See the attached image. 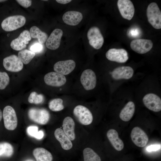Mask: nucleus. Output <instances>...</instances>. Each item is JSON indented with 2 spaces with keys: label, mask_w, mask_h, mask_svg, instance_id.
Returning <instances> with one entry per match:
<instances>
[{
  "label": "nucleus",
  "mask_w": 161,
  "mask_h": 161,
  "mask_svg": "<svg viewBox=\"0 0 161 161\" xmlns=\"http://www.w3.org/2000/svg\"><path fill=\"white\" fill-rule=\"evenodd\" d=\"M44 80L47 85L55 87L62 86L66 81V78L64 75L55 72L46 74L44 76Z\"/></svg>",
  "instance_id": "obj_15"
},
{
  "label": "nucleus",
  "mask_w": 161,
  "mask_h": 161,
  "mask_svg": "<svg viewBox=\"0 0 161 161\" xmlns=\"http://www.w3.org/2000/svg\"><path fill=\"white\" fill-rule=\"evenodd\" d=\"M80 81L86 90L89 91L93 89L95 87L97 83L95 73L91 69L84 70L81 75Z\"/></svg>",
  "instance_id": "obj_8"
},
{
  "label": "nucleus",
  "mask_w": 161,
  "mask_h": 161,
  "mask_svg": "<svg viewBox=\"0 0 161 161\" xmlns=\"http://www.w3.org/2000/svg\"><path fill=\"white\" fill-rule=\"evenodd\" d=\"M30 32L31 38L37 39L39 43L41 44L46 42L48 38V35L46 32L42 31L36 26L31 27Z\"/></svg>",
  "instance_id": "obj_25"
},
{
  "label": "nucleus",
  "mask_w": 161,
  "mask_h": 161,
  "mask_svg": "<svg viewBox=\"0 0 161 161\" xmlns=\"http://www.w3.org/2000/svg\"><path fill=\"white\" fill-rule=\"evenodd\" d=\"M74 115L81 124L87 125L92 122L93 117L90 111L86 107L79 105L75 107L73 111Z\"/></svg>",
  "instance_id": "obj_5"
},
{
  "label": "nucleus",
  "mask_w": 161,
  "mask_h": 161,
  "mask_svg": "<svg viewBox=\"0 0 161 161\" xmlns=\"http://www.w3.org/2000/svg\"><path fill=\"white\" fill-rule=\"evenodd\" d=\"M2 116H3V115H2V112L1 110L0 109V122L1 120Z\"/></svg>",
  "instance_id": "obj_38"
},
{
  "label": "nucleus",
  "mask_w": 161,
  "mask_h": 161,
  "mask_svg": "<svg viewBox=\"0 0 161 161\" xmlns=\"http://www.w3.org/2000/svg\"><path fill=\"white\" fill-rule=\"evenodd\" d=\"M148 21L157 29L161 28V12L157 4L152 2L148 6L146 11Z\"/></svg>",
  "instance_id": "obj_2"
},
{
  "label": "nucleus",
  "mask_w": 161,
  "mask_h": 161,
  "mask_svg": "<svg viewBox=\"0 0 161 161\" xmlns=\"http://www.w3.org/2000/svg\"><path fill=\"white\" fill-rule=\"evenodd\" d=\"M54 135L56 139L59 142L62 148L65 150L70 149L72 147V144L70 139L60 128L57 129L55 131Z\"/></svg>",
  "instance_id": "obj_21"
},
{
  "label": "nucleus",
  "mask_w": 161,
  "mask_h": 161,
  "mask_svg": "<svg viewBox=\"0 0 161 161\" xmlns=\"http://www.w3.org/2000/svg\"><path fill=\"white\" fill-rule=\"evenodd\" d=\"M28 115L32 120L42 125L47 124L50 118L48 111L42 108H31L28 111Z\"/></svg>",
  "instance_id": "obj_4"
},
{
  "label": "nucleus",
  "mask_w": 161,
  "mask_h": 161,
  "mask_svg": "<svg viewBox=\"0 0 161 161\" xmlns=\"http://www.w3.org/2000/svg\"><path fill=\"white\" fill-rule=\"evenodd\" d=\"M106 56L109 60L119 63H125L129 59L127 52L123 49H110L106 53Z\"/></svg>",
  "instance_id": "obj_13"
},
{
  "label": "nucleus",
  "mask_w": 161,
  "mask_h": 161,
  "mask_svg": "<svg viewBox=\"0 0 161 161\" xmlns=\"http://www.w3.org/2000/svg\"><path fill=\"white\" fill-rule=\"evenodd\" d=\"M107 137L114 148L116 150L120 151L123 148L124 144L122 140L119 137L117 131L111 129L107 133Z\"/></svg>",
  "instance_id": "obj_20"
},
{
  "label": "nucleus",
  "mask_w": 161,
  "mask_h": 161,
  "mask_svg": "<svg viewBox=\"0 0 161 161\" xmlns=\"http://www.w3.org/2000/svg\"><path fill=\"white\" fill-rule=\"evenodd\" d=\"M160 145H151L148 146L146 148V150L148 151H156L160 148Z\"/></svg>",
  "instance_id": "obj_36"
},
{
  "label": "nucleus",
  "mask_w": 161,
  "mask_h": 161,
  "mask_svg": "<svg viewBox=\"0 0 161 161\" xmlns=\"http://www.w3.org/2000/svg\"><path fill=\"white\" fill-rule=\"evenodd\" d=\"M134 70L129 66H121L115 69L112 73V78L114 80L129 79L134 74Z\"/></svg>",
  "instance_id": "obj_18"
},
{
  "label": "nucleus",
  "mask_w": 161,
  "mask_h": 161,
  "mask_svg": "<svg viewBox=\"0 0 161 161\" xmlns=\"http://www.w3.org/2000/svg\"><path fill=\"white\" fill-rule=\"evenodd\" d=\"M129 36L132 38H137L140 36L141 30L137 27H132L127 32Z\"/></svg>",
  "instance_id": "obj_33"
},
{
  "label": "nucleus",
  "mask_w": 161,
  "mask_h": 161,
  "mask_svg": "<svg viewBox=\"0 0 161 161\" xmlns=\"http://www.w3.org/2000/svg\"><path fill=\"white\" fill-rule=\"evenodd\" d=\"M130 47L132 50L140 54L146 53L152 48L153 43L149 39H137L132 40L130 43Z\"/></svg>",
  "instance_id": "obj_10"
},
{
  "label": "nucleus",
  "mask_w": 161,
  "mask_h": 161,
  "mask_svg": "<svg viewBox=\"0 0 161 161\" xmlns=\"http://www.w3.org/2000/svg\"><path fill=\"white\" fill-rule=\"evenodd\" d=\"M84 161H101L99 156L91 148H85L83 151Z\"/></svg>",
  "instance_id": "obj_27"
},
{
  "label": "nucleus",
  "mask_w": 161,
  "mask_h": 161,
  "mask_svg": "<svg viewBox=\"0 0 161 161\" xmlns=\"http://www.w3.org/2000/svg\"><path fill=\"white\" fill-rule=\"evenodd\" d=\"M10 81V78L7 73L0 71V89H5L9 84Z\"/></svg>",
  "instance_id": "obj_32"
},
{
  "label": "nucleus",
  "mask_w": 161,
  "mask_h": 161,
  "mask_svg": "<svg viewBox=\"0 0 161 161\" xmlns=\"http://www.w3.org/2000/svg\"><path fill=\"white\" fill-rule=\"evenodd\" d=\"M117 5L122 17L129 20H131L134 13V8L132 2L129 0H118Z\"/></svg>",
  "instance_id": "obj_12"
},
{
  "label": "nucleus",
  "mask_w": 161,
  "mask_h": 161,
  "mask_svg": "<svg viewBox=\"0 0 161 161\" xmlns=\"http://www.w3.org/2000/svg\"><path fill=\"white\" fill-rule=\"evenodd\" d=\"M143 100L145 106L149 109L156 112L161 111V98L156 94L148 93L144 96Z\"/></svg>",
  "instance_id": "obj_14"
},
{
  "label": "nucleus",
  "mask_w": 161,
  "mask_h": 161,
  "mask_svg": "<svg viewBox=\"0 0 161 161\" xmlns=\"http://www.w3.org/2000/svg\"><path fill=\"white\" fill-rule=\"evenodd\" d=\"M43 1H48V0H43Z\"/></svg>",
  "instance_id": "obj_41"
},
{
  "label": "nucleus",
  "mask_w": 161,
  "mask_h": 161,
  "mask_svg": "<svg viewBox=\"0 0 161 161\" xmlns=\"http://www.w3.org/2000/svg\"><path fill=\"white\" fill-rule=\"evenodd\" d=\"M7 1V0H0V3L3 2H5L6 1Z\"/></svg>",
  "instance_id": "obj_39"
},
{
  "label": "nucleus",
  "mask_w": 161,
  "mask_h": 161,
  "mask_svg": "<svg viewBox=\"0 0 161 161\" xmlns=\"http://www.w3.org/2000/svg\"><path fill=\"white\" fill-rule=\"evenodd\" d=\"M25 161H34L32 160L29 159V160H26Z\"/></svg>",
  "instance_id": "obj_40"
},
{
  "label": "nucleus",
  "mask_w": 161,
  "mask_h": 161,
  "mask_svg": "<svg viewBox=\"0 0 161 161\" xmlns=\"http://www.w3.org/2000/svg\"><path fill=\"white\" fill-rule=\"evenodd\" d=\"M3 64L6 70L13 72H19L23 68V63L18 56L15 55H12L4 58Z\"/></svg>",
  "instance_id": "obj_7"
},
{
  "label": "nucleus",
  "mask_w": 161,
  "mask_h": 161,
  "mask_svg": "<svg viewBox=\"0 0 161 161\" xmlns=\"http://www.w3.org/2000/svg\"><path fill=\"white\" fill-rule=\"evenodd\" d=\"M16 1L21 6L25 8L29 7L32 4V1L30 0H16Z\"/></svg>",
  "instance_id": "obj_35"
},
{
  "label": "nucleus",
  "mask_w": 161,
  "mask_h": 161,
  "mask_svg": "<svg viewBox=\"0 0 161 161\" xmlns=\"http://www.w3.org/2000/svg\"><path fill=\"white\" fill-rule=\"evenodd\" d=\"M63 34V32L61 29H54L48 38L46 42V47L48 49L52 50L58 49L60 46Z\"/></svg>",
  "instance_id": "obj_17"
},
{
  "label": "nucleus",
  "mask_w": 161,
  "mask_h": 161,
  "mask_svg": "<svg viewBox=\"0 0 161 161\" xmlns=\"http://www.w3.org/2000/svg\"><path fill=\"white\" fill-rule=\"evenodd\" d=\"M31 39L30 31L25 30L20 34L18 37L11 41L10 46L14 50L21 51L26 47L27 45Z\"/></svg>",
  "instance_id": "obj_9"
},
{
  "label": "nucleus",
  "mask_w": 161,
  "mask_h": 161,
  "mask_svg": "<svg viewBox=\"0 0 161 161\" xmlns=\"http://www.w3.org/2000/svg\"><path fill=\"white\" fill-rule=\"evenodd\" d=\"M28 101L31 103L41 104L44 102V97L42 94H39L35 92H33L29 96Z\"/></svg>",
  "instance_id": "obj_31"
},
{
  "label": "nucleus",
  "mask_w": 161,
  "mask_h": 161,
  "mask_svg": "<svg viewBox=\"0 0 161 161\" xmlns=\"http://www.w3.org/2000/svg\"><path fill=\"white\" fill-rule=\"evenodd\" d=\"M83 18L82 14L78 11H69L65 12L62 17L63 21L70 26H75L78 24Z\"/></svg>",
  "instance_id": "obj_19"
},
{
  "label": "nucleus",
  "mask_w": 161,
  "mask_h": 161,
  "mask_svg": "<svg viewBox=\"0 0 161 161\" xmlns=\"http://www.w3.org/2000/svg\"><path fill=\"white\" fill-rule=\"evenodd\" d=\"M89 44L94 49H98L102 46L104 38L100 29L96 27H91L87 32Z\"/></svg>",
  "instance_id": "obj_6"
},
{
  "label": "nucleus",
  "mask_w": 161,
  "mask_h": 161,
  "mask_svg": "<svg viewBox=\"0 0 161 161\" xmlns=\"http://www.w3.org/2000/svg\"><path fill=\"white\" fill-rule=\"evenodd\" d=\"M13 153L12 145L7 142L0 143V156L10 157Z\"/></svg>",
  "instance_id": "obj_28"
},
{
  "label": "nucleus",
  "mask_w": 161,
  "mask_h": 161,
  "mask_svg": "<svg viewBox=\"0 0 161 161\" xmlns=\"http://www.w3.org/2000/svg\"><path fill=\"white\" fill-rule=\"evenodd\" d=\"M5 128L9 130H13L17 127V118L14 109L11 106H7L4 109L2 114Z\"/></svg>",
  "instance_id": "obj_3"
},
{
  "label": "nucleus",
  "mask_w": 161,
  "mask_h": 161,
  "mask_svg": "<svg viewBox=\"0 0 161 161\" xmlns=\"http://www.w3.org/2000/svg\"><path fill=\"white\" fill-rule=\"evenodd\" d=\"M57 2L58 3L62 4H65L71 2L72 0H56Z\"/></svg>",
  "instance_id": "obj_37"
},
{
  "label": "nucleus",
  "mask_w": 161,
  "mask_h": 161,
  "mask_svg": "<svg viewBox=\"0 0 161 161\" xmlns=\"http://www.w3.org/2000/svg\"><path fill=\"white\" fill-rule=\"evenodd\" d=\"M26 18L21 15L8 16L4 19L1 23L2 29L6 32L16 30L23 27L25 24Z\"/></svg>",
  "instance_id": "obj_1"
},
{
  "label": "nucleus",
  "mask_w": 161,
  "mask_h": 161,
  "mask_svg": "<svg viewBox=\"0 0 161 161\" xmlns=\"http://www.w3.org/2000/svg\"><path fill=\"white\" fill-rule=\"evenodd\" d=\"M43 49V46L42 44L39 43H35L30 47L31 51L35 53H39L41 52Z\"/></svg>",
  "instance_id": "obj_34"
},
{
  "label": "nucleus",
  "mask_w": 161,
  "mask_h": 161,
  "mask_svg": "<svg viewBox=\"0 0 161 161\" xmlns=\"http://www.w3.org/2000/svg\"><path fill=\"white\" fill-rule=\"evenodd\" d=\"M131 137L133 143L140 147L145 146L148 140V136L146 133L138 126L134 127L132 129Z\"/></svg>",
  "instance_id": "obj_11"
},
{
  "label": "nucleus",
  "mask_w": 161,
  "mask_h": 161,
  "mask_svg": "<svg viewBox=\"0 0 161 161\" xmlns=\"http://www.w3.org/2000/svg\"><path fill=\"white\" fill-rule=\"evenodd\" d=\"M75 123L73 119L70 117H67L64 120L63 130L71 140H73L75 137L74 132Z\"/></svg>",
  "instance_id": "obj_22"
},
{
  "label": "nucleus",
  "mask_w": 161,
  "mask_h": 161,
  "mask_svg": "<svg viewBox=\"0 0 161 161\" xmlns=\"http://www.w3.org/2000/svg\"><path fill=\"white\" fill-rule=\"evenodd\" d=\"M27 132L29 135L38 139H41L44 136L43 131L41 130L38 131V127L35 126H30L28 127Z\"/></svg>",
  "instance_id": "obj_30"
},
{
  "label": "nucleus",
  "mask_w": 161,
  "mask_h": 161,
  "mask_svg": "<svg viewBox=\"0 0 161 161\" xmlns=\"http://www.w3.org/2000/svg\"><path fill=\"white\" fill-rule=\"evenodd\" d=\"M75 66V61L72 60L59 61L55 64L53 69L55 72L64 75H66L72 72Z\"/></svg>",
  "instance_id": "obj_16"
},
{
  "label": "nucleus",
  "mask_w": 161,
  "mask_h": 161,
  "mask_svg": "<svg viewBox=\"0 0 161 161\" xmlns=\"http://www.w3.org/2000/svg\"><path fill=\"white\" fill-rule=\"evenodd\" d=\"M35 55V53L30 50L23 49L20 51L18 53V57L23 64H28Z\"/></svg>",
  "instance_id": "obj_26"
},
{
  "label": "nucleus",
  "mask_w": 161,
  "mask_h": 161,
  "mask_svg": "<svg viewBox=\"0 0 161 161\" xmlns=\"http://www.w3.org/2000/svg\"><path fill=\"white\" fill-rule=\"evenodd\" d=\"M63 100L60 98H56L51 100L49 103V109L54 112H58L62 110L64 108L63 104Z\"/></svg>",
  "instance_id": "obj_29"
},
{
  "label": "nucleus",
  "mask_w": 161,
  "mask_h": 161,
  "mask_svg": "<svg viewBox=\"0 0 161 161\" xmlns=\"http://www.w3.org/2000/svg\"><path fill=\"white\" fill-rule=\"evenodd\" d=\"M33 154L36 161H52L53 157L51 154L43 148H38L33 151Z\"/></svg>",
  "instance_id": "obj_24"
},
{
  "label": "nucleus",
  "mask_w": 161,
  "mask_h": 161,
  "mask_svg": "<svg viewBox=\"0 0 161 161\" xmlns=\"http://www.w3.org/2000/svg\"><path fill=\"white\" fill-rule=\"evenodd\" d=\"M135 110V106L132 101L128 102L121 110L119 117L124 121H128L134 115Z\"/></svg>",
  "instance_id": "obj_23"
}]
</instances>
